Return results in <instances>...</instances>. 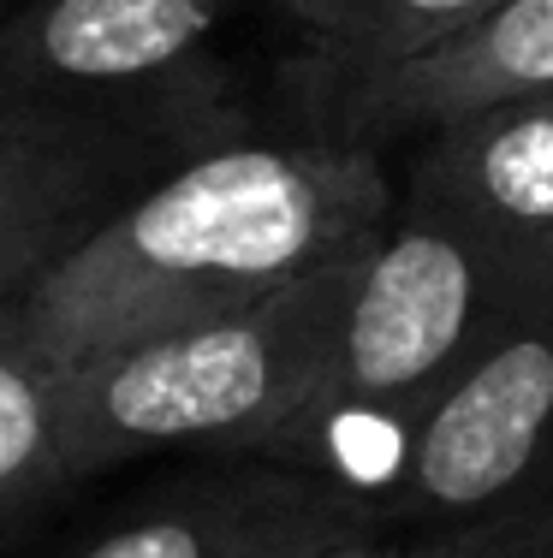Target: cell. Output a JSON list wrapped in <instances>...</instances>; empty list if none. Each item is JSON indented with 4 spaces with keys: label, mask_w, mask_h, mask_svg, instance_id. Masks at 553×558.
I'll use <instances>...</instances> for the list:
<instances>
[{
    "label": "cell",
    "mask_w": 553,
    "mask_h": 558,
    "mask_svg": "<svg viewBox=\"0 0 553 558\" xmlns=\"http://www.w3.org/2000/svg\"><path fill=\"white\" fill-rule=\"evenodd\" d=\"M399 208L381 149L351 137H227L155 172L0 333L55 368L167 333L363 256Z\"/></svg>",
    "instance_id": "obj_1"
},
{
    "label": "cell",
    "mask_w": 553,
    "mask_h": 558,
    "mask_svg": "<svg viewBox=\"0 0 553 558\" xmlns=\"http://www.w3.org/2000/svg\"><path fill=\"white\" fill-rule=\"evenodd\" d=\"M553 310V262L399 203L363 250L334 363L268 463L304 470L363 505L411 422L489 344Z\"/></svg>",
    "instance_id": "obj_2"
},
{
    "label": "cell",
    "mask_w": 553,
    "mask_h": 558,
    "mask_svg": "<svg viewBox=\"0 0 553 558\" xmlns=\"http://www.w3.org/2000/svg\"><path fill=\"white\" fill-rule=\"evenodd\" d=\"M363 256L298 286L60 368L65 475H108L161 451L268 458L334 363Z\"/></svg>",
    "instance_id": "obj_3"
},
{
    "label": "cell",
    "mask_w": 553,
    "mask_h": 558,
    "mask_svg": "<svg viewBox=\"0 0 553 558\" xmlns=\"http://www.w3.org/2000/svg\"><path fill=\"white\" fill-rule=\"evenodd\" d=\"M239 0H12L0 96L173 167L239 131L220 31Z\"/></svg>",
    "instance_id": "obj_4"
},
{
    "label": "cell",
    "mask_w": 553,
    "mask_h": 558,
    "mask_svg": "<svg viewBox=\"0 0 553 558\" xmlns=\"http://www.w3.org/2000/svg\"><path fill=\"white\" fill-rule=\"evenodd\" d=\"M553 499V310L477 356L399 440L363 511L387 535H441Z\"/></svg>",
    "instance_id": "obj_5"
},
{
    "label": "cell",
    "mask_w": 553,
    "mask_h": 558,
    "mask_svg": "<svg viewBox=\"0 0 553 558\" xmlns=\"http://www.w3.org/2000/svg\"><path fill=\"white\" fill-rule=\"evenodd\" d=\"M155 172L167 167L143 149L0 96V315L19 310Z\"/></svg>",
    "instance_id": "obj_6"
},
{
    "label": "cell",
    "mask_w": 553,
    "mask_h": 558,
    "mask_svg": "<svg viewBox=\"0 0 553 558\" xmlns=\"http://www.w3.org/2000/svg\"><path fill=\"white\" fill-rule=\"evenodd\" d=\"M524 96H553V0H506L446 48L334 96L322 131L381 149Z\"/></svg>",
    "instance_id": "obj_7"
},
{
    "label": "cell",
    "mask_w": 553,
    "mask_h": 558,
    "mask_svg": "<svg viewBox=\"0 0 553 558\" xmlns=\"http://www.w3.org/2000/svg\"><path fill=\"white\" fill-rule=\"evenodd\" d=\"M399 203L553 262V96H524L423 131Z\"/></svg>",
    "instance_id": "obj_8"
},
{
    "label": "cell",
    "mask_w": 553,
    "mask_h": 558,
    "mask_svg": "<svg viewBox=\"0 0 553 558\" xmlns=\"http://www.w3.org/2000/svg\"><path fill=\"white\" fill-rule=\"evenodd\" d=\"M304 482V470H286L268 458H262V470L184 475L179 487L155 494L125 523H113L108 535L65 558H232L250 529L268 523Z\"/></svg>",
    "instance_id": "obj_9"
},
{
    "label": "cell",
    "mask_w": 553,
    "mask_h": 558,
    "mask_svg": "<svg viewBox=\"0 0 553 558\" xmlns=\"http://www.w3.org/2000/svg\"><path fill=\"white\" fill-rule=\"evenodd\" d=\"M494 7H506V0H339L334 19L310 31L315 43L304 65V96L327 108L334 96L369 84V77L399 72V65L446 48Z\"/></svg>",
    "instance_id": "obj_10"
},
{
    "label": "cell",
    "mask_w": 553,
    "mask_h": 558,
    "mask_svg": "<svg viewBox=\"0 0 553 558\" xmlns=\"http://www.w3.org/2000/svg\"><path fill=\"white\" fill-rule=\"evenodd\" d=\"M65 482L60 368L0 333V529L24 523Z\"/></svg>",
    "instance_id": "obj_11"
},
{
    "label": "cell",
    "mask_w": 553,
    "mask_h": 558,
    "mask_svg": "<svg viewBox=\"0 0 553 558\" xmlns=\"http://www.w3.org/2000/svg\"><path fill=\"white\" fill-rule=\"evenodd\" d=\"M399 558H553V499L489 523L441 529V535L399 541Z\"/></svg>",
    "instance_id": "obj_12"
},
{
    "label": "cell",
    "mask_w": 553,
    "mask_h": 558,
    "mask_svg": "<svg viewBox=\"0 0 553 558\" xmlns=\"http://www.w3.org/2000/svg\"><path fill=\"white\" fill-rule=\"evenodd\" d=\"M346 511H351V499H346V494H334L327 482H315V475H310V482L298 487V494L286 499L280 511L268 517V523L250 529L232 558H298L315 535H322L327 523H339Z\"/></svg>",
    "instance_id": "obj_13"
},
{
    "label": "cell",
    "mask_w": 553,
    "mask_h": 558,
    "mask_svg": "<svg viewBox=\"0 0 553 558\" xmlns=\"http://www.w3.org/2000/svg\"><path fill=\"white\" fill-rule=\"evenodd\" d=\"M298 558H399V535H387L363 505H351V511L339 517V523H327Z\"/></svg>",
    "instance_id": "obj_14"
},
{
    "label": "cell",
    "mask_w": 553,
    "mask_h": 558,
    "mask_svg": "<svg viewBox=\"0 0 553 558\" xmlns=\"http://www.w3.org/2000/svg\"><path fill=\"white\" fill-rule=\"evenodd\" d=\"M274 7L292 12V19H298V24H310V31H322V24L339 12V0H274Z\"/></svg>",
    "instance_id": "obj_15"
},
{
    "label": "cell",
    "mask_w": 553,
    "mask_h": 558,
    "mask_svg": "<svg viewBox=\"0 0 553 558\" xmlns=\"http://www.w3.org/2000/svg\"><path fill=\"white\" fill-rule=\"evenodd\" d=\"M7 7H12V0H0V12H7Z\"/></svg>",
    "instance_id": "obj_16"
}]
</instances>
